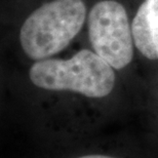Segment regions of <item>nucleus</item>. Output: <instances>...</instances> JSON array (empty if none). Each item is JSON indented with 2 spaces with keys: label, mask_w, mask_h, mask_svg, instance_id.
Returning a JSON list of instances; mask_svg holds the SVG:
<instances>
[{
  "label": "nucleus",
  "mask_w": 158,
  "mask_h": 158,
  "mask_svg": "<svg viewBox=\"0 0 158 158\" xmlns=\"http://www.w3.org/2000/svg\"><path fill=\"white\" fill-rule=\"evenodd\" d=\"M61 158H151L139 146L119 139H97L96 135L63 148Z\"/></svg>",
  "instance_id": "39448f33"
},
{
  "label": "nucleus",
  "mask_w": 158,
  "mask_h": 158,
  "mask_svg": "<svg viewBox=\"0 0 158 158\" xmlns=\"http://www.w3.org/2000/svg\"><path fill=\"white\" fill-rule=\"evenodd\" d=\"M89 0H41L22 15L15 45L24 66L63 56L81 36Z\"/></svg>",
  "instance_id": "f03ea898"
},
{
  "label": "nucleus",
  "mask_w": 158,
  "mask_h": 158,
  "mask_svg": "<svg viewBox=\"0 0 158 158\" xmlns=\"http://www.w3.org/2000/svg\"><path fill=\"white\" fill-rule=\"evenodd\" d=\"M142 78L147 88L158 80V0H127Z\"/></svg>",
  "instance_id": "20e7f679"
},
{
  "label": "nucleus",
  "mask_w": 158,
  "mask_h": 158,
  "mask_svg": "<svg viewBox=\"0 0 158 158\" xmlns=\"http://www.w3.org/2000/svg\"><path fill=\"white\" fill-rule=\"evenodd\" d=\"M146 100L150 112L151 126L154 131V134L158 138V80L150 87Z\"/></svg>",
  "instance_id": "423d86ee"
},
{
  "label": "nucleus",
  "mask_w": 158,
  "mask_h": 158,
  "mask_svg": "<svg viewBox=\"0 0 158 158\" xmlns=\"http://www.w3.org/2000/svg\"><path fill=\"white\" fill-rule=\"evenodd\" d=\"M83 37L85 45L108 63L129 89L146 99L127 0H89Z\"/></svg>",
  "instance_id": "7ed1b4c3"
},
{
  "label": "nucleus",
  "mask_w": 158,
  "mask_h": 158,
  "mask_svg": "<svg viewBox=\"0 0 158 158\" xmlns=\"http://www.w3.org/2000/svg\"><path fill=\"white\" fill-rule=\"evenodd\" d=\"M18 88L34 128L62 148L94 137L129 90L117 72L85 44L24 66Z\"/></svg>",
  "instance_id": "f257e3e1"
}]
</instances>
